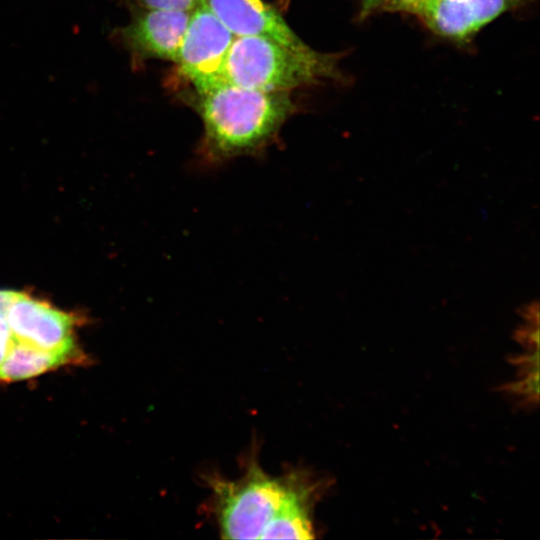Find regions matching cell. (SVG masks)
Instances as JSON below:
<instances>
[{"mask_svg": "<svg viewBox=\"0 0 540 540\" xmlns=\"http://www.w3.org/2000/svg\"><path fill=\"white\" fill-rule=\"evenodd\" d=\"M192 92L203 124L196 156L204 168L243 156L264 157L297 110L289 92L249 89L224 80Z\"/></svg>", "mask_w": 540, "mask_h": 540, "instance_id": "6da1fadb", "label": "cell"}, {"mask_svg": "<svg viewBox=\"0 0 540 540\" xmlns=\"http://www.w3.org/2000/svg\"><path fill=\"white\" fill-rule=\"evenodd\" d=\"M9 339L0 381L30 380L65 365L83 364L77 317L25 292L13 291L6 306Z\"/></svg>", "mask_w": 540, "mask_h": 540, "instance_id": "7a4b0ae2", "label": "cell"}, {"mask_svg": "<svg viewBox=\"0 0 540 540\" xmlns=\"http://www.w3.org/2000/svg\"><path fill=\"white\" fill-rule=\"evenodd\" d=\"M339 60L340 54L310 46L295 49L263 36H239L228 51L223 80L249 89L290 92L341 79Z\"/></svg>", "mask_w": 540, "mask_h": 540, "instance_id": "3957f363", "label": "cell"}, {"mask_svg": "<svg viewBox=\"0 0 540 540\" xmlns=\"http://www.w3.org/2000/svg\"><path fill=\"white\" fill-rule=\"evenodd\" d=\"M304 482L295 475L273 478L257 463H252L239 481L212 482L222 537L260 539L266 526Z\"/></svg>", "mask_w": 540, "mask_h": 540, "instance_id": "277c9868", "label": "cell"}, {"mask_svg": "<svg viewBox=\"0 0 540 540\" xmlns=\"http://www.w3.org/2000/svg\"><path fill=\"white\" fill-rule=\"evenodd\" d=\"M235 37L201 1L190 12L174 62L178 82L198 91L223 81L224 63Z\"/></svg>", "mask_w": 540, "mask_h": 540, "instance_id": "5b68a950", "label": "cell"}, {"mask_svg": "<svg viewBox=\"0 0 540 540\" xmlns=\"http://www.w3.org/2000/svg\"><path fill=\"white\" fill-rule=\"evenodd\" d=\"M131 20L116 28L111 38L130 55L134 68L151 59L175 62L190 12L166 9H130Z\"/></svg>", "mask_w": 540, "mask_h": 540, "instance_id": "8992f818", "label": "cell"}, {"mask_svg": "<svg viewBox=\"0 0 540 540\" xmlns=\"http://www.w3.org/2000/svg\"><path fill=\"white\" fill-rule=\"evenodd\" d=\"M517 2L518 0H424L415 14L436 34L456 41H466Z\"/></svg>", "mask_w": 540, "mask_h": 540, "instance_id": "52a82bcc", "label": "cell"}, {"mask_svg": "<svg viewBox=\"0 0 540 540\" xmlns=\"http://www.w3.org/2000/svg\"><path fill=\"white\" fill-rule=\"evenodd\" d=\"M236 36H263L295 49L307 48L280 13L263 0H203Z\"/></svg>", "mask_w": 540, "mask_h": 540, "instance_id": "ba28073f", "label": "cell"}, {"mask_svg": "<svg viewBox=\"0 0 540 540\" xmlns=\"http://www.w3.org/2000/svg\"><path fill=\"white\" fill-rule=\"evenodd\" d=\"M316 483L304 482L264 529L260 539H313L311 509Z\"/></svg>", "mask_w": 540, "mask_h": 540, "instance_id": "9c48e42d", "label": "cell"}, {"mask_svg": "<svg viewBox=\"0 0 540 540\" xmlns=\"http://www.w3.org/2000/svg\"><path fill=\"white\" fill-rule=\"evenodd\" d=\"M130 9H166L191 12L203 0H122Z\"/></svg>", "mask_w": 540, "mask_h": 540, "instance_id": "30bf717a", "label": "cell"}, {"mask_svg": "<svg viewBox=\"0 0 540 540\" xmlns=\"http://www.w3.org/2000/svg\"><path fill=\"white\" fill-rule=\"evenodd\" d=\"M13 290H0V366L4 360L9 339V329L6 320V306Z\"/></svg>", "mask_w": 540, "mask_h": 540, "instance_id": "8fae6325", "label": "cell"}, {"mask_svg": "<svg viewBox=\"0 0 540 540\" xmlns=\"http://www.w3.org/2000/svg\"><path fill=\"white\" fill-rule=\"evenodd\" d=\"M424 0H379L378 9L414 13Z\"/></svg>", "mask_w": 540, "mask_h": 540, "instance_id": "7c38bea8", "label": "cell"}, {"mask_svg": "<svg viewBox=\"0 0 540 540\" xmlns=\"http://www.w3.org/2000/svg\"><path fill=\"white\" fill-rule=\"evenodd\" d=\"M379 0H361V17L365 18L375 10H378Z\"/></svg>", "mask_w": 540, "mask_h": 540, "instance_id": "4fadbf2b", "label": "cell"}]
</instances>
